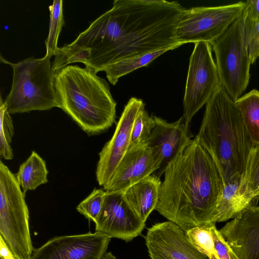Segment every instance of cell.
Listing matches in <instances>:
<instances>
[{
	"mask_svg": "<svg viewBox=\"0 0 259 259\" xmlns=\"http://www.w3.org/2000/svg\"><path fill=\"white\" fill-rule=\"evenodd\" d=\"M184 10L177 1L115 0L71 44L90 51L85 67L97 73L122 60L184 45L176 32Z\"/></svg>",
	"mask_w": 259,
	"mask_h": 259,
	"instance_id": "obj_1",
	"label": "cell"
},
{
	"mask_svg": "<svg viewBox=\"0 0 259 259\" xmlns=\"http://www.w3.org/2000/svg\"><path fill=\"white\" fill-rule=\"evenodd\" d=\"M156 210L185 232L209 226L224 184L212 155L196 137L164 168Z\"/></svg>",
	"mask_w": 259,
	"mask_h": 259,
	"instance_id": "obj_2",
	"label": "cell"
},
{
	"mask_svg": "<svg viewBox=\"0 0 259 259\" xmlns=\"http://www.w3.org/2000/svg\"><path fill=\"white\" fill-rule=\"evenodd\" d=\"M196 137L212 155L224 186L241 178L254 145L235 101L222 85L206 103Z\"/></svg>",
	"mask_w": 259,
	"mask_h": 259,
	"instance_id": "obj_3",
	"label": "cell"
},
{
	"mask_svg": "<svg viewBox=\"0 0 259 259\" xmlns=\"http://www.w3.org/2000/svg\"><path fill=\"white\" fill-rule=\"evenodd\" d=\"M61 109L89 136L107 131L115 122L116 103L108 83L94 70L68 65L54 73Z\"/></svg>",
	"mask_w": 259,
	"mask_h": 259,
	"instance_id": "obj_4",
	"label": "cell"
},
{
	"mask_svg": "<svg viewBox=\"0 0 259 259\" xmlns=\"http://www.w3.org/2000/svg\"><path fill=\"white\" fill-rule=\"evenodd\" d=\"M51 58L33 56L16 63L13 69L11 90L4 101L10 114L61 108L54 85Z\"/></svg>",
	"mask_w": 259,
	"mask_h": 259,
	"instance_id": "obj_5",
	"label": "cell"
},
{
	"mask_svg": "<svg viewBox=\"0 0 259 259\" xmlns=\"http://www.w3.org/2000/svg\"><path fill=\"white\" fill-rule=\"evenodd\" d=\"M16 175L0 161V237L16 259H30L34 249L29 213Z\"/></svg>",
	"mask_w": 259,
	"mask_h": 259,
	"instance_id": "obj_6",
	"label": "cell"
},
{
	"mask_svg": "<svg viewBox=\"0 0 259 259\" xmlns=\"http://www.w3.org/2000/svg\"><path fill=\"white\" fill-rule=\"evenodd\" d=\"M246 14L245 7L241 15L211 44L221 85L234 101L245 92L250 77L245 34Z\"/></svg>",
	"mask_w": 259,
	"mask_h": 259,
	"instance_id": "obj_7",
	"label": "cell"
},
{
	"mask_svg": "<svg viewBox=\"0 0 259 259\" xmlns=\"http://www.w3.org/2000/svg\"><path fill=\"white\" fill-rule=\"evenodd\" d=\"M246 2L215 7H195L184 9L177 27L179 42L204 41L211 44L242 13Z\"/></svg>",
	"mask_w": 259,
	"mask_h": 259,
	"instance_id": "obj_8",
	"label": "cell"
},
{
	"mask_svg": "<svg viewBox=\"0 0 259 259\" xmlns=\"http://www.w3.org/2000/svg\"><path fill=\"white\" fill-rule=\"evenodd\" d=\"M194 44L183 100V117L189 125L194 115L221 86L211 44L204 41Z\"/></svg>",
	"mask_w": 259,
	"mask_h": 259,
	"instance_id": "obj_9",
	"label": "cell"
},
{
	"mask_svg": "<svg viewBox=\"0 0 259 259\" xmlns=\"http://www.w3.org/2000/svg\"><path fill=\"white\" fill-rule=\"evenodd\" d=\"M145 107L142 100L131 98L125 106L114 134L99 153L96 176L100 186L105 188L130 146L132 131L139 111Z\"/></svg>",
	"mask_w": 259,
	"mask_h": 259,
	"instance_id": "obj_10",
	"label": "cell"
},
{
	"mask_svg": "<svg viewBox=\"0 0 259 259\" xmlns=\"http://www.w3.org/2000/svg\"><path fill=\"white\" fill-rule=\"evenodd\" d=\"M111 239L99 231L57 236L34 249L30 259H101Z\"/></svg>",
	"mask_w": 259,
	"mask_h": 259,
	"instance_id": "obj_11",
	"label": "cell"
},
{
	"mask_svg": "<svg viewBox=\"0 0 259 259\" xmlns=\"http://www.w3.org/2000/svg\"><path fill=\"white\" fill-rule=\"evenodd\" d=\"M95 230L127 242L140 235L145 227L122 194L106 191L103 204L96 220Z\"/></svg>",
	"mask_w": 259,
	"mask_h": 259,
	"instance_id": "obj_12",
	"label": "cell"
},
{
	"mask_svg": "<svg viewBox=\"0 0 259 259\" xmlns=\"http://www.w3.org/2000/svg\"><path fill=\"white\" fill-rule=\"evenodd\" d=\"M145 239L150 259H207L191 243L185 232L170 221L152 226Z\"/></svg>",
	"mask_w": 259,
	"mask_h": 259,
	"instance_id": "obj_13",
	"label": "cell"
},
{
	"mask_svg": "<svg viewBox=\"0 0 259 259\" xmlns=\"http://www.w3.org/2000/svg\"><path fill=\"white\" fill-rule=\"evenodd\" d=\"M219 231L234 259H259V206L246 208Z\"/></svg>",
	"mask_w": 259,
	"mask_h": 259,
	"instance_id": "obj_14",
	"label": "cell"
},
{
	"mask_svg": "<svg viewBox=\"0 0 259 259\" xmlns=\"http://www.w3.org/2000/svg\"><path fill=\"white\" fill-rule=\"evenodd\" d=\"M160 167V161L146 144L130 147L103 189L107 192L122 194Z\"/></svg>",
	"mask_w": 259,
	"mask_h": 259,
	"instance_id": "obj_15",
	"label": "cell"
},
{
	"mask_svg": "<svg viewBox=\"0 0 259 259\" xmlns=\"http://www.w3.org/2000/svg\"><path fill=\"white\" fill-rule=\"evenodd\" d=\"M154 119L155 126L146 144L160 161L162 173L166 165L190 144L192 135L183 117L172 123L156 116Z\"/></svg>",
	"mask_w": 259,
	"mask_h": 259,
	"instance_id": "obj_16",
	"label": "cell"
},
{
	"mask_svg": "<svg viewBox=\"0 0 259 259\" xmlns=\"http://www.w3.org/2000/svg\"><path fill=\"white\" fill-rule=\"evenodd\" d=\"M161 182L158 177L150 175L122 193L132 208L144 222L156 209Z\"/></svg>",
	"mask_w": 259,
	"mask_h": 259,
	"instance_id": "obj_17",
	"label": "cell"
},
{
	"mask_svg": "<svg viewBox=\"0 0 259 259\" xmlns=\"http://www.w3.org/2000/svg\"><path fill=\"white\" fill-rule=\"evenodd\" d=\"M241 179L235 180L224 186L215 208L213 219L215 223L234 219L246 208L253 206L239 193Z\"/></svg>",
	"mask_w": 259,
	"mask_h": 259,
	"instance_id": "obj_18",
	"label": "cell"
},
{
	"mask_svg": "<svg viewBox=\"0 0 259 259\" xmlns=\"http://www.w3.org/2000/svg\"><path fill=\"white\" fill-rule=\"evenodd\" d=\"M49 171L45 161L34 151L19 166L15 175L23 192L34 190L48 182Z\"/></svg>",
	"mask_w": 259,
	"mask_h": 259,
	"instance_id": "obj_19",
	"label": "cell"
},
{
	"mask_svg": "<svg viewBox=\"0 0 259 259\" xmlns=\"http://www.w3.org/2000/svg\"><path fill=\"white\" fill-rule=\"evenodd\" d=\"M253 144L259 145V91L253 89L235 101Z\"/></svg>",
	"mask_w": 259,
	"mask_h": 259,
	"instance_id": "obj_20",
	"label": "cell"
},
{
	"mask_svg": "<svg viewBox=\"0 0 259 259\" xmlns=\"http://www.w3.org/2000/svg\"><path fill=\"white\" fill-rule=\"evenodd\" d=\"M259 191V145H255L248 155L245 168L241 177L239 192L252 206H256Z\"/></svg>",
	"mask_w": 259,
	"mask_h": 259,
	"instance_id": "obj_21",
	"label": "cell"
},
{
	"mask_svg": "<svg viewBox=\"0 0 259 259\" xmlns=\"http://www.w3.org/2000/svg\"><path fill=\"white\" fill-rule=\"evenodd\" d=\"M181 46L176 45L149 53L125 59L113 64L104 70L106 77L112 85H115L121 77L141 67L146 66L165 52Z\"/></svg>",
	"mask_w": 259,
	"mask_h": 259,
	"instance_id": "obj_22",
	"label": "cell"
},
{
	"mask_svg": "<svg viewBox=\"0 0 259 259\" xmlns=\"http://www.w3.org/2000/svg\"><path fill=\"white\" fill-rule=\"evenodd\" d=\"M62 0H54L49 6L50 22L48 35L45 41L46 56L50 58L55 56L58 49L57 44L62 27L64 24Z\"/></svg>",
	"mask_w": 259,
	"mask_h": 259,
	"instance_id": "obj_23",
	"label": "cell"
},
{
	"mask_svg": "<svg viewBox=\"0 0 259 259\" xmlns=\"http://www.w3.org/2000/svg\"><path fill=\"white\" fill-rule=\"evenodd\" d=\"M54 56L52 65L54 73L72 63L81 62L85 65L90 56V51L70 43L58 47Z\"/></svg>",
	"mask_w": 259,
	"mask_h": 259,
	"instance_id": "obj_24",
	"label": "cell"
},
{
	"mask_svg": "<svg viewBox=\"0 0 259 259\" xmlns=\"http://www.w3.org/2000/svg\"><path fill=\"white\" fill-rule=\"evenodd\" d=\"M211 225L195 227L186 231L185 233L194 247L207 259H220L210 231Z\"/></svg>",
	"mask_w": 259,
	"mask_h": 259,
	"instance_id": "obj_25",
	"label": "cell"
},
{
	"mask_svg": "<svg viewBox=\"0 0 259 259\" xmlns=\"http://www.w3.org/2000/svg\"><path fill=\"white\" fill-rule=\"evenodd\" d=\"M14 134L13 122L2 96L0 99V157L11 160L14 154L10 144Z\"/></svg>",
	"mask_w": 259,
	"mask_h": 259,
	"instance_id": "obj_26",
	"label": "cell"
},
{
	"mask_svg": "<svg viewBox=\"0 0 259 259\" xmlns=\"http://www.w3.org/2000/svg\"><path fill=\"white\" fill-rule=\"evenodd\" d=\"M155 126L154 116L145 107L138 112L133 124L129 148L146 144Z\"/></svg>",
	"mask_w": 259,
	"mask_h": 259,
	"instance_id": "obj_27",
	"label": "cell"
},
{
	"mask_svg": "<svg viewBox=\"0 0 259 259\" xmlns=\"http://www.w3.org/2000/svg\"><path fill=\"white\" fill-rule=\"evenodd\" d=\"M106 191L95 188L76 207V210L88 220L95 223L101 211Z\"/></svg>",
	"mask_w": 259,
	"mask_h": 259,
	"instance_id": "obj_28",
	"label": "cell"
},
{
	"mask_svg": "<svg viewBox=\"0 0 259 259\" xmlns=\"http://www.w3.org/2000/svg\"><path fill=\"white\" fill-rule=\"evenodd\" d=\"M245 34L251 65L259 58V22L250 26H245Z\"/></svg>",
	"mask_w": 259,
	"mask_h": 259,
	"instance_id": "obj_29",
	"label": "cell"
},
{
	"mask_svg": "<svg viewBox=\"0 0 259 259\" xmlns=\"http://www.w3.org/2000/svg\"><path fill=\"white\" fill-rule=\"evenodd\" d=\"M214 246L220 259H234L232 252L221 233L218 230L215 224L210 227Z\"/></svg>",
	"mask_w": 259,
	"mask_h": 259,
	"instance_id": "obj_30",
	"label": "cell"
},
{
	"mask_svg": "<svg viewBox=\"0 0 259 259\" xmlns=\"http://www.w3.org/2000/svg\"><path fill=\"white\" fill-rule=\"evenodd\" d=\"M246 3L245 26L248 27L259 22V0H248Z\"/></svg>",
	"mask_w": 259,
	"mask_h": 259,
	"instance_id": "obj_31",
	"label": "cell"
},
{
	"mask_svg": "<svg viewBox=\"0 0 259 259\" xmlns=\"http://www.w3.org/2000/svg\"><path fill=\"white\" fill-rule=\"evenodd\" d=\"M0 256L1 259H16L1 237H0Z\"/></svg>",
	"mask_w": 259,
	"mask_h": 259,
	"instance_id": "obj_32",
	"label": "cell"
},
{
	"mask_svg": "<svg viewBox=\"0 0 259 259\" xmlns=\"http://www.w3.org/2000/svg\"><path fill=\"white\" fill-rule=\"evenodd\" d=\"M101 259H116V257L111 252H106Z\"/></svg>",
	"mask_w": 259,
	"mask_h": 259,
	"instance_id": "obj_33",
	"label": "cell"
}]
</instances>
